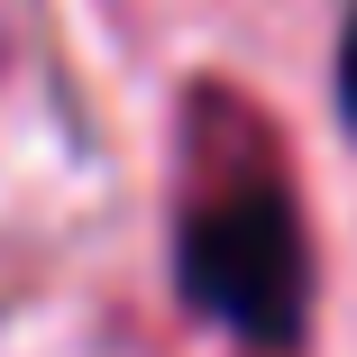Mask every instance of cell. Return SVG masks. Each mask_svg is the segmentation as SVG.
<instances>
[{
	"label": "cell",
	"instance_id": "7a4b0ae2",
	"mask_svg": "<svg viewBox=\"0 0 357 357\" xmlns=\"http://www.w3.org/2000/svg\"><path fill=\"white\" fill-rule=\"evenodd\" d=\"M339 110L357 119V19H348V37H339Z\"/></svg>",
	"mask_w": 357,
	"mask_h": 357
},
{
	"label": "cell",
	"instance_id": "6da1fadb",
	"mask_svg": "<svg viewBox=\"0 0 357 357\" xmlns=\"http://www.w3.org/2000/svg\"><path fill=\"white\" fill-rule=\"evenodd\" d=\"M174 266H183L192 312H211L220 330H238L257 348H294L303 303H312V248H303L294 183L275 165H229V174L192 183Z\"/></svg>",
	"mask_w": 357,
	"mask_h": 357
}]
</instances>
